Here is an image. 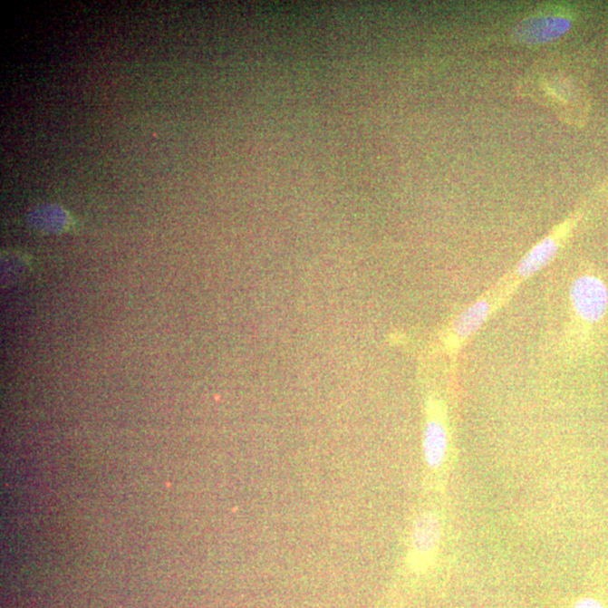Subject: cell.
Instances as JSON below:
<instances>
[{
	"mask_svg": "<svg viewBox=\"0 0 608 608\" xmlns=\"http://www.w3.org/2000/svg\"><path fill=\"white\" fill-rule=\"evenodd\" d=\"M528 85H532V95L550 106L561 119L574 125L586 121V94L563 69L554 66L540 68L533 73L532 79L528 78Z\"/></svg>",
	"mask_w": 608,
	"mask_h": 608,
	"instance_id": "1",
	"label": "cell"
},
{
	"mask_svg": "<svg viewBox=\"0 0 608 608\" xmlns=\"http://www.w3.org/2000/svg\"><path fill=\"white\" fill-rule=\"evenodd\" d=\"M570 300L575 314L584 322H600L608 306L607 287L595 276L579 277L571 286Z\"/></svg>",
	"mask_w": 608,
	"mask_h": 608,
	"instance_id": "2",
	"label": "cell"
},
{
	"mask_svg": "<svg viewBox=\"0 0 608 608\" xmlns=\"http://www.w3.org/2000/svg\"><path fill=\"white\" fill-rule=\"evenodd\" d=\"M440 536L442 522L438 515L425 513L417 518L411 536V552L416 567L429 564L431 556L438 549Z\"/></svg>",
	"mask_w": 608,
	"mask_h": 608,
	"instance_id": "3",
	"label": "cell"
},
{
	"mask_svg": "<svg viewBox=\"0 0 608 608\" xmlns=\"http://www.w3.org/2000/svg\"><path fill=\"white\" fill-rule=\"evenodd\" d=\"M568 27L569 22L558 15L530 17L522 22L515 34L524 43H542V42L559 38V35L567 31Z\"/></svg>",
	"mask_w": 608,
	"mask_h": 608,
	"instance_id": "4",
	"label": "cell"
},
{
	"mask_svg": "<svg viewBox=\"0 0 608 608\" xmlns=\"http://www.w3.org/2000/svg\"><path fill=\"white\" fill-rule=\"evenodd\" d=\"M449 448V435L443 422L431 419L426 422L422 449L427 466L430 468H439L443 466L447 458Z\"/></svg>",
	"mask_w": 608,
	"mask_h": 608,
	"instance_id": "5",
	"label": "cell"
},
{
	"mask_svg": "<svg viewBox=\"0 0 608 608\" xmlns=\"http://www.w3.org/2000/svg\"><path fill=\"white\" fill-rule=\"evenodd\" d=\"M559 250L558 240L554 236H546L533 247L517 265L519 276L527 277L533 275L545 267L555 256Z\"/></svg>",
	"mask_w": 608,
	"mask_h": 608,
	"instance_id": "6",
	"label": "cell"
},
{
	"mask_svg": "<svg viewBox=\"0 0 608 608\" xmlns=\"http://www.w3.org/2000/svg\"><path fill=\"white\" fill-rule=\"evenodd\" d=\"M489 304L486 300L478 301L463 311L453 323V332L459 338L470 337L488 318Z\"/></svg>",
	"mask_w": 608,
	"mask_h": 608,
	"instance_id": "7",
	"label": "cell"
},
{
	"mask_svg": "<svg viewBox=\"0 0 608 608\" xmlns=\"http://www.w3.org/2000/svg\"><path fill=\"white\" fill-rule=\"evenodd\" d=\"M573 608H605V606L595 598L584 597L575 602Z\"/></svg>",
	"mask_w": 608,
	"mask_h": 608,
	"instance_id": "8",
	"label": "cell"
}]
</instances>
